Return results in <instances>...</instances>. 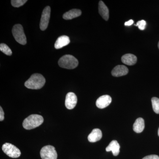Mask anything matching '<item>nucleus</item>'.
<instances>
[{"label":"nucleus","mask_w":159,"mask_h":159,"mask_svg":"<svg viewBox=\"0 0 159 159\" xmlns=\"http://www.w3.org/2000/svg\"><path fill=\"white\" fill-rule=\"evenodd\" d=\"M46 80L41 74H34L31 75L25 84L26 88L31 89H39L44 85Z\"/></svg>","instance_id":"obj_1"},{"label":"nucleus","mask_w":159,"mask_h":159,"mask_svg":"<svg viewBox=\"0 0 159 159\" xmlns=\"http://www.w3.org/2000/svg\"><path fill=\"white\" fill-rule=\"evenodd\" d=\"M43 121V118L40 115H31L24 120L23 126L25 129L30 130L38 127Z\"/></svg>","instance_id":"obj_2"},{"label":"nucleus","mask_w":159,"mask_h":159,"mask_svg":"<svg viewBox=\"0 0 159 159\" xmlns=\"http://www.w3.org/2000/svg\"><path fill=\"white\" fill-rule=\"evenodd\" d=\"M58 63L61 67L71 70L77 67L78 61L74 56L67 54L60 58Z\"/></svg>","instance_id":"obj_3"},{"label":"nucleus","mask_w":159,"mask_h":159,"mask_svg":"<svg viewBox=\"0 0 159 159\" xmlns=\"http://www.w3.org/2000/svg\"><path fill=\"white\" fill-rule=\"evenodd\" d=\"M12 33L16 42L21 45L26 44L27 39L21 25L19 24L15 25L12 28Z\"/></svg>","instance_id":"obj_4"},{"label":"nucleus","mask_w":159,"mask_h":159,"mask_svg":"<svg viewBox=\"0 0 159 159\" xmlns=\"http://www.w3.org/2000/svg\"><path fill=\"white\" fill-rule=\"evenodd\" d=\"M2 149L7 156L12 158H16L20 156L21 152L20 149L10 143H5L2 145Z\"/></svg>","instance_id":"obj_5"},{"label":"nucleus","mask_w":159,"mask_h":159,"mask_svg":"<svg viewBox=\"0 0 159 159\" xmlns=\"http://www.w3.org/2000/svg\"><path fill=\"white\" fill-rule=\"evenodd\" d=\"M41 157L42 159H57V152L54 146L47 145L41 149Z\"/></svg>","instance_id":"obj_6"},{"label":"nucleus","mask_w":159,"mask_h":159,"mask_svg":"<svg viewBox=\"0 0 159 159\" xmlns=\"http://www.w3.org/2000/svg\"><path fill=\"white\" fill-rule=\"evenodd\" d=\"M51 15V8L50 6H47L43 10L40 23V29L42 31H44L48 25L49 20Z\"/></svg>","instance_id":"obj_7"},{"label":"nucleus","mask_w":159,"mask_h":159,"mask_svg":"<svg viewBox=\"0 0 159 159\" xmlns=\"http://www.w3.org/2000/svg\"><path fill=\"white\" fill-rule=\"evenodd\" d=\"M77 96L73 93H68L66 96L65 105L66 107L69 110L73 109L77 103Z\"/></svg>","instance_id":"obj_8"},{"label":"nucleus","mask_w":159,"mask_h":159,"mask_svg":"<svg viewBox=\"0 0 159 159\" xmlns=\"http://www.w3.org/2000/svg\"><path fill=\"white\" fill-rule=\"evenodd\" d=\"M111 101L112 99L110 96L107 95H103L97 99L96 105L99 108H104L108 106Z\"/></svg>","instance_id":"obj_9"},{"label":"nucleus","mask_w":159,"mask_h":159,"mask_svg":"<svg viewBox=\"0 0 159 159\" xmlns=\"http://www.w3.org/2000/svg\"><path fill=\"white\" fill-rule=\"evenodd\" d=\"M128 69L125 66L118 65L113 69L111 71V74L114 77H121L126 75L128 74Z\"/></svg>","instance_id":"obj_10"},{"label":"nucleus","mask_w":159,"mask_h":159,"mask_svg":"<svg viewBox=\"0 0 159 159\" xmlns=\"http://www.w3.org/2000/svg\"><path fill=\"white\" fill-rule=\"evenodd\" d=\"M70 43V39L68 36L62 35L58 37L54 44L56 49H59L68 45Z\"/></svg>","instance_id":"obj_11"},{"label":"nucleus","mask_w":159,"mask_h":159,"mask_svg":"<svg viewBox=\"0 0 159 159\" xmlns=\"http://www.w3.org/2000/svg\"><path fill=\"white\" fill-rule=\"evenodd\" d=\"M102 137V133L99 129H93L92 132L89 135L88 140L91 142H96L99 141Z\"/></svg>","instance_id":"obj_12"},{"label":"nucleus","mask_w":159,"mask_h":159,"mask_svg":"<svg viewBox=\"0 0 159 159\" xmlns=\"http://www.w3.org/2000/svg\"><path fill=\"white\" fill-rule=\"evenodd\" d=\"M106 150L107 152L111 151L115 156H117L120 152V145L117 141L113 140L111 141L108 146H107Z\"/></svg>","instance_id":"obj_13"},{"label":"nucleus","mask_w":159,"mask_h":159,"mask_svg":"<svg viewBox=\"0 0 159 159\" xmlns=\"http://www.w3.org/2000/svg\"><path fill=\"white\" fill-rule=\"evenodd\" d=\"M122 61L123 63L128 66H133L136 63L137 57L133 54H125L122 57Z\"/></svg>","instance_id":"obj_14"},{"label":"nucleus","mask_w":159,"mask_h":159,"mask_svg":"<svg viewBox=\"0 0 159 159\" xmlns=\"http://www.w3.org/2000/svg\"><path fill=\"white\" fill-rule=\"evenodd\" d=\"M99 14L105 20H108L109 17V9L105 4L102 1H99Z\"/></svg>","instance_id":"obj_15"},{"label":"nucleus","mask_w":159,"mask_h":159,"mask_svg":"<svg viewBox=\"0 0 159 159\" xmlns=\"http://www.w3.org/2000/svg\"><path fill=\"white\" fill-rule=\"evenodd\" d=\"M81 14V10L77 9H71L63 14V18L66 20H72L80 16Z\"/></svg>","instance_id":"obj_16"},{"label":"nucleus","mask_w":159,"mask_h":159,"mask_svg":"<svg viewBox=\"0 0 159 159\" xmlns=\"http://www.w3.org/2000/svg\"><path fill=\"white\" fill-rule=\"evenodd\" d=\"M145 128L144 120L142 118H139L136 120L133 125L134 131L137 133L142 132Z\"/></svg>","instance_id":"obj_17"},{"label":"nucleus","mask_w":159,"mask_h":159,"mask_svg":"<svg viewBox=\"0 0 159 159\" xmlns=\"http://www.w3.org/2000/svg\"><path fill=\"white\" fill-rule=\"evenodd\" d=\"M151 100L154 111L156 113L159 114V99L157 97H153Z\"/></svg>","instance_id":"obj_18"},{"label":"nucleus","mask_w":159,"mask_h":159,"mask_svg":"<svg viewBox=\"0 0 159 159\" xmlns=\"http://www.w3.org/2000/svg\"><path fill=\"white\" fill-rule=\"evenodd\" d=\"M0 50L4 54L8 56H11L12 54V51L11 49L6 44L1 43L0 45Z\"/></svg>","instance_id":"obj_19"},{"label":"nucleus","mask_w":159,"mask_h":159,"mask_svg":"<svg viewBox=\"0 0 159 159\" xmlns=\"http://www.w3.org/2000/svg\"><path fill=\"white\" fill-rule=\"evenodd\" d=\"M27 2L26 0H12L11 4L13 7L18 8L23 6Z\"/></svg>","instance_id":"obj_20"},{"label":"nucleus","mask_w":159,"mask_h":159,"mask_svg":"<svg viewBox=\"0 0 159 159\" xmlns=\"http://www.w3.org/2000/svg\"><path fill=\"white\" fill-rule=\"evenodd\" d=\"M146 21L144 20H142L139 21L137 23L136 25L139 27V29L141 30H144L145 29L146 27Z\"/></svg>","instance_id":"obj_21"},{"label":"nucleus","mask_w":159,"mask_h":159,"mask_svg":"<svg viewBox=\"0 0 159 159\" xmlns=\"http://www.w3.org/2000/svg\"><path fill=\"white\" fill-rule=\"evenodd\" d=\"M142 159H159V157L156 155H151L145 157Z\"/></svg>","instance_id":"obj_22"},{"label":"nucleus","mask_w":159,"mask_h":159,"mask_svg":"<svg viewBox=\"0 0 159 159\" xmlns=\"http://www.w3.org/2000/svg\"><path fill=\"white\" fill-rule=\"evenodd\" d=\"M4 119V112L2 107H0V121H2Z\"/></svg>","instance_id":"obj_23"},{"label":"nucleus","mask_w":159,"mask_h":159,"mask_svg":"<svg viewBox=\"0 0 159 159\" xmlns=\"http://www.w3.org/2000/svg\"><path fill=\"white\" fill-rule=\"evenodd\" d=\"M134 22V20H129L128 21L125 22V25L127 26H131L133 24Z\"/></svg>","instance_id":"obj_24"},{"label":"nucleus","mask_w":159,"mask_h":159,"mask_svg":"<svg viewBox=\"0 0 159 159\" xmlns=\"http://www.w3.org/2000/svg\"><path fill=\"white\" fill-rule=\"evenodd\" d=\"M158 136L159 137V129H158Z\"/></svg>","instance_id":"obj_25"},{"label":"nucleus","mask_w":159,"mask_h":159,"mask_svg":"<svg viewBox=\"0 0 159 159\" xmlns=\"http://www.w3.org/2000/svg\"><path fill=\"white\" fill-rule=\"evenodd\" d=\"M158 47L159 49V42L158 43Z\"/></svg>","instance_id":"obj_26"}]
</instances>
